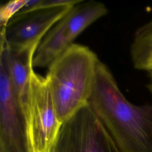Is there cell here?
Instances as JSON below:
<instances>
[{
    "label": "cell",
    "mask_w": 152,
    "mask_h": 152,
    "mask_svg": "<svg viewBox=\"0 0 152 152\" xmlns=\"http://www.w3.org/2000/svg\"><path fill=\"white\" fill-rule=\"evenodd\" d=\"M88 104L122 152H152V102L128 101L100 60Z\"/></svg>",
    "instance_id": "obj_1"
},
{
    "label": "cell",
    "mask_w": 152,
    "mask_h": 152,
    "mask_svg": "<svg viewBox=\"0 0 152 152\" xmlns=\"http://www.w3.org/2000/svg\"><path fill=\"white\" fill-rule=\"evenodd\" d=\"M146 87L151 95L152 102V72L148 73V80L147 84H146Z\"/></svg>",
    "instance_id": "obj_11"
},
{
    "label": "cell",
    "mask_w": 152,
    "mask_h": 152,
    "mask_svg": "<svg viewBox=\"0 0 152 152\" xmlns=\"http://www.w3.org/2000/svg\"><path fill=\"white\" fill-rule=\"evenodd\" d=\"M27 119L33 152H51L62 125L45 77L31 70Z\"/></svg>",
    "instance_id": "obj_5"
},
{
    "label": "cell",
    "mask_w": 152,
    "mask_h": 152,
    "mask_svg": "<svg viewBox=\"0 0 152 152\" xmlns=\"http://www.w3.org/2000/svg\"><path fill=\"white\" fill-rule=\"evenodd\" d=\"M51 152H122L88 103L62 123Z\"/></svg>",
    "instance_id": "obj_4"
},
{
    "label": "cell",
    "mask_w": 152,
    "mask_h": 152,
    "mask_svg": "<svg viewBox=\"0 0 152 152\" xmlns=\"http://www.w3.org/2000/svg\"><path fill=\"white\" fill-rule=\"evenodd\" d=\"M108 12L99 1L81 0L59 20L40 42L33 60V66L48 67L72 45L86 28Z\"/></svg>",
    "instance_id": "obj_3"
},
{
    "label": "cell",
    "mask_w": 152,
    "mask_h": 152,
    "mask_svg": "<svg viewBox=\"0 0 152 152\" xmlns=\"http://www.w3.org/2000/svg\"><path fill=\"white\" fill-rule=\"evenodd\" d=\"M99 61L87 46L74 43L48 66L45 78L62 124L88 103Z\"/></svg>",
    "instance_id": "obj_2"
},
{
    "label": "cell",
    "mask_w": 152,
    "mask_h": 152,
    "mask_svg": "<svg viewBox=\"0 0 152 152\" xmlns=\"http://www.w3.org/2000/svg\"><path fill=\"white\" fill-rule=\"evenodd\" d=\"M130 55L135 69L152 72V19L135 31Z\"/></svg>",
    "instance_id": "obj_9"
},
{
    "label": "cell",
    "mask_w": 152,
    "mask_h": 152,
    "mask_svg": "<svg viewBox=\"0 0 152 152\" xmlns=\"http://www.w3.org/2000/svg\"><path fill=\"white\" fill-rule=\"evenodd\" d=\"M74 6L39 8L17 13L1 28V44L12 50L39 44L49 30Z\"/></svg>",
    "instance_id": "obj_6"
},
{
    "label": "cell",
    "mask_w": 152,
    "mask_h": 152,
    "mask_svg": "<svg viewBox=\"0 0 152 152\" xmlns=\"http://www.w3.org/2000/svg\"><path fill=\"white\" fill-rule=\"evenodd\" d=\"M0 152H33L26 116L0 64Z\"/></svg>",
    "instance_id": "obj_7"
},
{
    "label": "cell",
    "mask_w": 152,
    "mask_h": 152,
    "mask_svg": "<svg viewBox=\"0 0 152 152\" xmlns=\"http://www.w3.org/2000/svg\"><path fill=\"white\" fill-rule=\"evenodd\" d=\"M39 44L21 50H12L1 45L0 64L7 72L23 112L27 118L30 75L33 60Z\"/></svg>",
    "instance_id": "obj_8"
},
{
    "label": "cell",
    "mask_w": 152,
    "mask_h": 152,
    "mask_svg": "<svg viewBox=\"0 0 152 152\" xmlns=\"http://www.w3.org/2000/svg\"><path fill=\"white\" fill-rule=\"evenodd\" d=\"M27 1V0H11L1 6L0 22L1 28H4L10 20L24 7Z\"/></svg>",
    "instance_id": "obj_10"
}]
</instances>
